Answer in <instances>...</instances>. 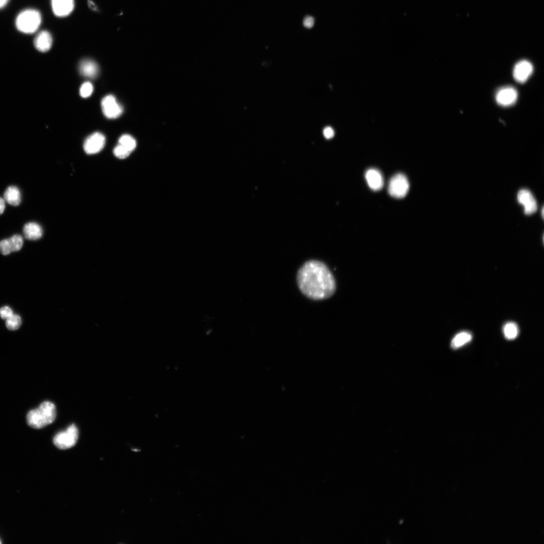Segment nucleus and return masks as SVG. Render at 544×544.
<instances>
[{
	"label": "nucleus",
	"instance_id": "f257e3e1",
	"mask_svg": "<svg viewBox=\"0 0 544 544\" xmlns=\"http://www.w3.org/2000/svg\"><path fill=\"white\" fill-rule=\"evenodd\" d=\"M296 280L302 293L314 300L328 299L336 290L333 274L325 263L318 260L304 263L297 272Z\"/></svg>",
	"mask_w": 544,
	"mask_h": 544
},
{
	"label": "nucleus",
	"instance_id": "f03ea898",
	"mask_svg": "<svg viewBox=\"0 0 544 544\" xmlns=\"http://www.w3.org/2000/svg\"><path fill=\"white\" fill-rule=\"evenodd\" d=\"M56 415L55 404L52 402L45 401L38 408L29 412L27 417V422L31 428L41 429L52 423Z\"/></svg>",
	"mask_w": 544,
	"mask_h": 544
},
{
	"label": "nucleus",
	"instance_id": "7ed1b4c3",
	"mask_svg": "<svg viewBox=\"0 0 544 544\" xmlns=\"http://www.w3.org/2000/svg\"><path fill=\"white\" fill-rule=\"evenodd\" d=\"M42 21L40 12L33 9L21 11L17 16L15 25L17 29L25 34H33L37 31Z\"/></svg>",
	"mask_w": 544,
	"mask_h": 544
},
{
	"label": "nucleus",
	"instance_id": "20e7f679",
	"mask_svg": "<svg viewBox=\"0 0 544 544\" xmlns=\"http://www.w3.org/2000/svg\"><path fill=\"white\" fill-rule=\"evenodd\" d=\"M78 436V428L75 424H72L66 431L56 435L53 440L54 443L60 449H67L76 444Z\"/></svg>",
	"mask_w": 544,
	"mask_h": 544
},
{
	"label": "nucleus",
	"instance_id": "39448f33",
	"mask_svg": "<svg viewBox=\"0 0 544 544\" xmlns=\"http://www.w3.org/2000/svg\"><path fill=\"white\" fill-rule=\"evenodd\" d=\"M409 182L405 175L398 174L390 181L388 186L389 194L393 197L401 199L407 195L409 190Z\"/></svg>",
	"mask_w": 544,
	"mask_h": 544
},
{
	"label": "nucleus",
	"instance_id": "423d86ee",
	"mask_svg": "<svg viewBox=\"0 0 544 544\" xmlns=\"http://www.w3.org/2000/svg\"><path fill=\"white\" fill-rule=\"evenodd\" d=\"M102 108L105 115L110 119L119 117L123 112L122 106L111 95L108 96L103 99Z\"/></svg>",
	"mask_w": 544,
	"mask_h": 544
},
{
	"label": "nucleus",
	"instance_id": "0eeeda50",
	"mask_svg": "<svg viewBox=\"0 0 544 544\" xmlns=\"http://www.w3.org/2000/svg\"><path fill=\"white\" fill-rule=\"evenodd\" d=\"M106 138L101 133H95L89 136L85 141L84 149L88 154L100 152L104 148Z\"/></svg>",
	"mask_w": 544,
	"mask_h": 544
},
{
	"label": "nucleus",
	"instance_id": "6e6552de",
	"mask_svg": "<svg viewBox=\"0 0 544 544\" xmlns=\"http://www.w3.org/2000/svg\"><path fill=\"white\" fill-rule=\"evenodd\" d=\"M533 70V66L531 62L527 60L520 61L514 66L513 77L516 82L524 83L532 75Z\"/></svg>",
	"mask_w": 544,
	"mask_h": 544
},
{
	"label": "nucleus",
	"instance_id": "1a4fd4ad",
	"mask_svg": "<svg viewBox=\"0 0 544 544\" xmlns=\"http://www.w3.org/2000/svg\"><path fill=\"white\" fill-rule=\"evenodd\" d=\"M518 93L516 90L511 86H507L501 88L496 94V101L498 104L503 107H507L514 105L517 99Z\"/></svg>",
	"mask_w": 544,
	"mask_h": 544
},
{
	"label": "nucleus",
	"instance_id": "9d476101",
	"mask_svg": "<svg viewBox=\"0 0 544 544\" xmlns=\"http://www.w3.org/2000/svg\"><path fill=\"white\" fill-rule=\"evenodd\" d=\"M51 5L56 16L64 17L73 12L75 6L74 0H51Z\"/></svg>",
	"mask_w": 544,
	"mask_h": 544
},
{
	"label": "nucleus",
	"instance_id": "9b49d317",
	"mask_svg": "<svg viewBox=\"0 0 544 544\" xmlns=\"http://www.w3.org/2000/svg\"><path fill=\"white\" fill-rule=\"evenodd\" d=\"M34 45L39 52L45 53L52 48L53 38L51 34L46 31L39 32L35 38Z\"/></svg>",
	"mask_w": 544,
	"mask_h": 544
},
{
	"label": "nucleus",
	"instance_id": "f8f14e48",
	"mask_svg": "<svg viewBox=\"0 0 544 544\" xmlns=\"http://www.w3.org/2000/svg\"><path fill=\"white\" fill-rule=\"evenodd\" d=\"M365 179L372 190L380 191L384 186V178L380 171L375 169H369L365 173Z\"/></svg>",
	"mask_w": 544,
	"mask_h": 544
},
{
	"label": "nucleus",
	"instance_id": "ddd939ff",
	"mask_svg": "<svg viewBox=\"0 0 544 544\" xmlns=\"http://www.w3.org/2000/svg\"><path fill=\"white\" fill-rule=\"evenodd\" d=\"M517 199L520 204L524 205L525 214L532 215L537 211V202L529 191L526 190L520 191L517 195Z\"/></svg>",
	"mask_w": 544,
	"mask_h": 544
},
{
	"label": "nucleus",
	"instance_id": "4468645a",
	"mask_svg": "<svg viewBox=\"0 0 544 544\" xmlns=\"http://www.w3.org/2000/svg\"><path fill=\"white\" fill-rule=\"evenodd\" d=\"M79 69L82 75L90 79L97 78L99 73L98 64L89 59L82 61L79 64Z\"/></svg>",
	"mask_w": 544,
	"mask_h": 544
},
{
	"label": "nucleus",
	"instance_id": "2eb2a0df",
	"mask_svg": "<svg viewBox=\"0 0 544 544\" xmlns=\"http://www.w3.org/2000/svg\"><path fill=\"white\" fill-rule=\"evenodd\" d=\"M23 233L29 240L36 241L40 239L43 234L41 227L36 222L26 224L23 228Z\"/></svg>",
	"mask_w": 544,
	"mask_h": 544
},
{
	"label": "nucleus",
	"instance_id": "dca6fc26",
	"mask_svg": "<svg viewBox=\"0 0 544 544\" xmlns=\"http://www.w3.org/2000/svg\"><path fill=\"white\" fill-rule=\"evenodd\" d=\"M4 200L12 206H18L21 201L19 189L15 186H9L4 194Z\"/></svg>",
	"mask_w": 544,
	"mask_h": 544
},
{
	"label": "nucleus",
	"instance_id": "f3484780",
	"mask_svg": "<svg viewBox=\"0 0 544 544\" xmlns=\"http://www.w3.org/2000/svg\"><path fill=\"white\" fill-rule=\"evenodd\" d=\"M472 339L471 334L467 331L461 332L457 334L453 339L451 347L454 349L459 348L470 342Z\"/></svg>",
	"mask_w": 544,
	"mask_h": 544
},
{
	"label": "nucleus",
	"instance_id": "a211bd4d",
	"mask_svg": "<svg viewBox=\"0 0 544 544\" xmlns=\"http://www.w3.org/2000/svg\"><path fill=\"white\" fill-rule=\"evenodd\" d=\"M504 333L506 338L508 340L515 339L519 334L517 325L513 322L507 323L504 327Z\"/></svg>",
	"mask_w": 544,
	"mask_h": 544
},
{
	"label": "nucleus",
	"instance_id": "6ab92c4d",
	"mask_svg": "<svg viewBox=\"0 0 544 544\" xmlns=\"http://www.w3.org/2000/svg\"><path fill=\"white\" fill-rule=\"evenodd\" d=\"M119 144L123 146L130 152H132L137 146L136 141L129 135H124L119 140Z\"/></svg>",
	"mask_w": 544,
	"mask_h": 544
},
{
	"label": "nucleus",
	"instance_id": "aec40b11",
	"mask_svg": "<svg viewBox=\"0 0 544 544\" xmlns=\"http://www.w3.org/2000/svg\"><path fill=\"white\" fill-rule=\"evenodd\" d=\"M22 324L20 317L17 315H13L6 320V326L7 327L12 330L18 329Z\"/></svg>",
	"mask_w": 544,
	"mask_h": 544
},
{
	"label": "nucleus",
	"instance_id": "412c9836",
	"mask_svg": "<svg viewBox=\"0 0 544 544\" xmlns=\"http://www.w3.org/2000/svg\"><path fill=\"white\" fill-rule=\"evenodd\" d=\"M8 240L12 252H17L21 250L23 245V239L21 235L19 234L14 235Z\"/></svg>",
	"mask_w": 544,
	"mask_h": 544
},
{
	"label": "nucleus",
	"instance_id": "4be33fe9",
	"mask_svg": "<svg viewBox=\"0 0 544 544\" xmlns=\"http://www.w3.org/2000/svg\"><path fill=\"white\" fill-rule=\"evenodd\" d=\"M131 153V152L129 150L119 144L113 150L114 155L120 159H125L128 157Z\"/></svg>",
	"mask_w": 544,
	"mask_h": 544
},
{
	"label": "nucleus",
	"instance_id": "5701e85b",
	"mask_svg": "<svg viewBox=\"0 0 544 544\" xmlns=\"http://www.w3.org/2000/svg\"><path fill=\"white\" fill-rule=\"evenodd\" d=\"M93 91V86L89 82L83 83L80 89V96L83 98H87L91 96Z\"/></svg>",
	"mask_w": 544,
	"mask_h": 544
},
{
	"label": "nucleus",
	"instance_id": "b1692460",
	"mask_svg": "<svg viewBox=\"0 0 544 544\" xmlns=\"http://www.w3.org/2000/svg\"><path fill=\"white\" fill-rule=\"evenodd\" d=\"M11 252L12 249L8 239L0 242V253L3 255H8Z\"/></svg>",
	"mask_w": 544,
	"mask_h": 544
},
{
	"label": "nucleus",
	"instance_id": "393cba45",
	"mask_svg": "<svg viewBox=\"0 0 544 544\" xmlns=\"http://www.w3.org/2000/svg\"><path fill=\"white\" fill-rule=\"evenodd\" d=\"M13 315V311L9 306H4L0 309V317L3 320H7Z\"/></svg>",
	"mask_w": 544,
	"mask_h": 544
},
{
	"label": "nucleus",
	"instance_id": "a878e982",
	"mask_svg": "<svg viewBox=\"0 0 544 544\" xmlns=\"http://www.w3.org/2000/svg\"><path fill=\"white\" fill-rule=\"evenodd\" d=\"M303 25L307 29L312 28L315 25L314 18L310 16L305 17L303 20Z\"/></svg>",
	"mask_w": 544,
	"mask_h": 544
},
{
	"label": "nucleus",
	"instance_id": "bb28decb",
	"mask_svg": "<svg viewBox=\"0 0 544 544\" xmlns=\"http://www.w3.org/2000/svg\"><path fill=\"white\" fill-rule=\"evenodd\" d=\"M323 133L324 136L327 139L333 138L335 135L333 129L329 127L326 128Z\"/></svg>",
	"mask_w": 544,
	"mask_h": 544
},
{
	"label": "nucleus",
	"instance_id": "cd10ccee",
	"mask_svg": "<svg viewBox=\"0 0 544 544\" xmlns=\"http://www.w3.org/2000/svg\"><path fill=\"white\" fill-rule=\"evenodd\" d=\"M5 209V201L1 197H0V215H1L3 214Z\"/></svg>",
	"mask_w": 544,
	"mask_h": 544
},
{
	"label": "nucleus",
	"instance_id": "c85d7f7f",
	"mask_svg": "<svg viewBox=\"0 0 544 544\" xmlns=\"http://www.w3.org/2000/svg\"><path fill=\"white\" fill-rule=\"evenodd\" d=\"M88 5L89 7L94 11H97L98 8L91 0H88Z\"/></svg>",
	"mask_w": 544,
	"mask_h": 544
},
{
	"label": "nucleus",
	"instance_id": "c756f323",
	"mask_svg": "<svg viewBox=\"0 0 544 544\" xmlns=\"http://www.w3.org/2000/svg\"><path fill=\"white\" fill-rule=\"evenodd\" d=\"M9 0H0V9L4 8L8 3Z\"/></svg>",
	"mask_w": 544,
	"mask_h": 544
},
{
	"label": "nucleus",
	"instance_id": "7c9ffc66",
	"mask_svg": "<svg viewBox=\"0 0 544 544\" xmlns=\"http://www.w3.org/2000/svg\"><path fill=\"white\" fill-rule=\"evenodd\" d=\"M542 217L543 218L544 217V208L542 209Z\"/></svg>",
	"mask_w": 544,
	"mask_h": 544
},
{
	"label": "nucleus",
	"instance_id": "2f4dec72",
	"mask_svg": "<svg viewBox=\"0 0 544 544\" xmlns=\"http://www.w3.org/2000/svg\"><path fill=\"white\" fill-rule=\"evenodd\" d=\"M1 540H0V544H1Z\"/></svg>",
	"mask_w": 544,
	"mask_h": 544
}]
</instances>
